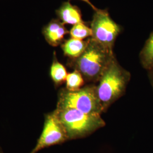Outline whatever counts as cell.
<instances>
[{"instance_id": "cell-8", "label": "cell", "mask_w": 153, "mask_h": 153, "mask_svg": "<svg viewBox=\"0 0 153 153\" xmlns=\"http://www.w3.org/2000/svg\"><path fill=\"white\" fill-rule=\"evenodd\" d=\"M58 19L64 24L71 25L85 22L83 21L82 13L76 6L73 5L69 1L63 2L60 7L56 10Z\"/></svg>"}, {"instance_id": "cell-9", "label": "cell", "mask_w": 153, "mask_h": 153, "mask_svg": "<svg viewBox=\"0 0 153 153\" xmlns=\"http://www.w3.org/2000/svg\"><path fill=\"white\" fill-rule=\"evenodd\" d=\"M87 40L76 39H68L61 44V48L64 55L69 57V60H74L79 57L88 45Z\"/></svg>"}, {"instance_id": "cell-14", "label": "cell", "mask_w": 153, "mask_h": 153, "mask_svg": "<svg viewBox=\"0 0 153 153\" xmlns=\"http://www.w3.org/2000/svg\"><path fill=\"white\" fill-rule=\"evenodd\" d=\"M148 71V76H149V80H150V83L152 86L153 88V68Z\"/></svg>"}, {"instance_id": "cell-11", "label": "cell", "mask_w": 153, "mask_h": 153, "mask_svg": "<svg viewBox=\"0 0 153 153\" xmlns=\"http://www.w3.org/2000/svg\"><path fill=\"white\" fill-rule=\"evenodd\" d=\"M50 76L56 85H60L65 82L68 76L65 67L57 60L54 52L53 59L50 68Z\"/></svg>"}, {"instance_id": "cell-15", "label": "cell", "mask_w": 153, "mask_h": 153, "mask_svg": "<svg viewBox=\"0 0 153 153\" xmlns=\"http://www.w3.org/2000/svg\"><path fill=\"white\" fill-rule=\"evenodd\" d=\"M81 1H83L84 2H85V3H86L87 4H88V5L90 6L91 7H92V9H93V10H94V11H96V10H97L98 9V8H97L95 6L93 5V4L91 2V1H90V0H81Z\"/></svg>"}, {"instance_id": "cell-2", "label": "cell", "mask_w": 153, "mask_h": 153, "mask_svg": "<svg viewBox=\"0 0 153 153\" xmlns=\"http://www.w3.org/2000/svg\"><path fill=\"white\" fill-rule=\"evenodd\" d=\"M130 79V73L119 64L115 57L96 85L104 112L124 94Z\"/></svg>"}, {"instance_id": "cell-12", "label": "cell", "mask_w": 153, "mask_h": 153, "mask_svg": "<svg viewBox=\"0 0 153 153\" xmlns=\"http://www.w3.org/2000/svg\"><path fill=\"white\" fill-rule=\"evenodd\" d=\"M65 82L66 89L70 91H74L83 87L85 79L79 71L74 70L68 74Z\"/></svg>"}, {"instance_id": "cell-4", "label": "cell", "mask_w": 153, "mask_h": 153, "mask_svg": "<svg viewBox=\"0 0 153 153\" xmlns=\"http://www.w3.org/2000/svg\"><path fill=\"white\" fill-rule=\"evenodd\" d=\"M57 106L70 107L88 114L101 115L104 112L97 92V87L90 84L78 90L61 91Z\"/></svg>"}, {"instance_id": "cell-13", "label": "cell", "mask_w": 153, "mask_h": 153, "mask_svg": "<svg viewBox=\"0 0 153 153\" xmlns=\"http://www.w3.org/2000/svg\"><path fill=\"white\" fill-rule=\"evenodd\" d=\"M71 38L83 40L92 36V31L86 22H81L74 25L69 31Z\"/></svg>"}, {"instance_id": "cell-1", "label": "cell", "mask_w": 153, "mask_h": 153, "mask_svg": "<svg viewBox=\"0 0 153 153\" xmlns=\"http://www.w3.org/2000/svg\"><path fill=\"white\" fill-rule=\"evenodd\" d=\"M115 57L113 51L90 38L81 55L76 59L69 60L68 65L79 71L85 81L94 83L98 82Z\"/></svg>"}, {"instance_id": "cell-7", "label": "cell", "mask_w": 153, "mask_h": 153, "mask_svg": "<svg viewBox=\"0 0 153 153\" xmlns=\"http://www.w3.org/2000/svg\"><path fill=\"white\" fill-rule=\"evenodd\" d=\"M69 31L59 19H53L44 26L42 29V34L46 42L53 47H57L64 42L66 35Z\"/></svg>"}, {"instance_id": "cell-6", "label": "cell", "mask_w": 153, "mask_h": 153, "mask_svg": "<svg viewBox=\"0 0 153 153\" xmlns=\"http://www.w3.org/2000/svg\"><path fill=\"white\" fill-rule=\"evenodd\" d=\"M68 140L65 129L55 110L46 116L42 134L36 145L29 153H37L44 148L61 144Z\"/></svg>"}, {"instance_id": "cell-5", "label": "cell", "mask_w": 153, "mask_h": 153, "mask_svg": "<svg viewBox=\"0 0 153 153\" xmlns=\"http://www.w3.org/2000/svg\"><path fill=\"white\" fill-rule=\"evenodd\" d=\"M92 31L91 38L105 48L113 51L115 41L122 27L111 18L107 9L95 11L90 23Z\"/></svg>"}, {"instance_id": "cell-16", "label": "cell", "mask_w": 153, "mask_h": 153, "mask_svg": "<svg viewBox=\"0 0 153 153\" xmlns=\"http://www.w3.org/2000/svg\"><path fill=\"white\" fill-rule=\"evenodd\" d=\"M0 153H4V152H2V150H1V149L0 148Z\"/></svg>"}, {"instance_id": "cell-10", "label": "cell", "mask_w": 153, "mask_h": 153, "mask_svg": "<svg viewBox=\"0 0 153 153\" xmlns=\"http://www.w3.org/2000/svg\"><path fill=\"white\" fill-rule=\"evenodd\" d=\"M142 67L149 71L153 68V31L146 40L140 53Z\"/></svg>"}, {"instance_id": "cell-3", "label": "cell", "mask_w": 153, "mask_h": 153, "mask_svg": "<svg viewBox=\"0 0 153 153\" xmlns=\"http://www.w3.org/2000/svg\"><path fill=\"white\" fill-rule=\"evenodd\" d=\"M69 140L88 137L105 126L101 115L88 114L76 109L57 106L55 109Z\"/></svg>"}]
</instances>
